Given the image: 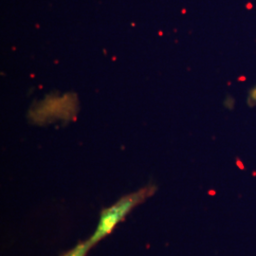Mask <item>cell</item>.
I'll return each instance as SVG.
<instances>
[{
    "label": "cell",
    "instance_id": "2",
    "mask_svg": "<svg viewBox=\"0 0 256 256\" xmlns=\"http://www.w3.org/2000/svg\"><path fill=\"white\" fill-rule=\"evenodd\" d=\"M94 245L92 244V241L88 239L86 242L79 243L76 247L74 248L72 250H70L68 254H66L64 256H86L88 252V250L93 247Z\"/></svg>",
    "mask_w": 256,
    "mask_h": 256
},
{
    "label": "cell",
    "instance_id": "1",
    "mask_svg": "<svg viewBox=\"0 0 256 256\" xmlns=\"http://www.w3.org/2000/svg\"><path fill=\"white\" fill-rule=\"evenodd\" d=\"M151 194L152 192L149 187L142 189L134 194L124 196L108 209L104 210L102 212L97 229L95 230L92 236L88 238L92 244L95 246L102 238L108 236L120 221L128 214L129 210H132L138 204L144 202Z\"/></svg>",
    "mask_w": 256,
    "mask_h": 256
},
{
    "label": "cell",
    "instance_id": "3",
    "mask_svg": "<svg viewBox=\"0 0 256 256\" xmlns=\"http://www.w3.org/2000/svg\"><path fill=\"white\" fill-rule=\"evenodd\" d=\"M248 102H250V104H254V106H256V86L250 92V95H248Z\"/></svg>",
    "mask_w": 256,
    "mask_h": 256
}]
</instances>
